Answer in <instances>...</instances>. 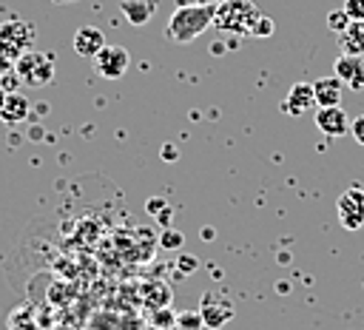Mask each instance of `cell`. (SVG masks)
<instances>
[{
  "label": "cell",
  "mask_w": 364,
  "mask_h": 330,
  "mask_svg": "<svg viewBox=\"0 0 364 330\" xmlns=\"http://www.w3.org/2000/svg\"><path fill=\"white\" fill-rule=\"evenodd\" d=\"M213 11L216 6H202V3H182L171 11L168 17V26H165V37L171 43H191L196 40L199 34H205L210 26H213Z\"/></svg>",
  "instance_id": "obj_1"
},
{
  "label": "cell",
  "mask_w": 364,
  "mask_h": 330,
  "mask_svg": "<svg viewBox=\"0 0 364 330\" xmlns=\"http://www.w3.org/2000/svg\"><path fill=\"white\" fill-rule=\"evenodd\" d=\"M262 17L259 6L253 0H222L213 11V26L225 34H242L250 37L253 23Z\"/></svg>",
  "instance_id": "obj_2"
},
{
  "label": "cell",
  "mask_w": 364,
  "mask_h": 330,
  "mask_svg": "<svg viewBox=\"0 0 364 330\" xmlns=\"http://www.w3.org/2000/svg\"><path fill=\"white\" fill-rule=\"evenodd\" d=\"M34 40H37L34 23H28L23 17H14V20L0 23V54H6L11 60H20L23 54L31 51Z\"/></svg>",
  "instance_id": "obj_3"
},
{
  "label": "cell",
  "mask_w": 364,
  "mask_h": 330,
  "mask_svg": "<svg viewBox=\"0 0 364 330\" xmlns=\"http://www.w3.org/2000/svg\"><path fill=\"white\" fill-rule=\"evenodd\" d=\"M14 71L20 74V80L31 88H43L54 80V57L46 51H28L20 60H14Z\"/></svg>",
  "instance_id": "obj_4"
},
{
  "label": "cell",
  "mask_w": 364,
  "mask_h": 330,
  "mask_svg": "<svg viewBox=\"0 0 364 330\" xmlns=\"http://www.w3.org/2000/svg\"><path fill=\"white\" fill-rule=\"evenodd\" d=\"M336 211H338L341 228L358 230L364 225V188L350 185L347 191H341V196L336 199Z\"/></svg>",
  "instance_id": "obj_5"
},
{
  "label": "cell",
  "mask_w": 364,
  "mask_h": 330,
  "mask_svg": "<svg viewBox=\"0 0 364 330\" xmlns=\"http://www.w3.org/2000/svg\"><path fill=\"white\" fill-rule=\"evenodd\" d=\"M91 63H94V71H97L100 77H105V80H119V77L128 71V65H131V54H128L125 46H111V43H105L102 51H100Z\"/></svg>",
  "instance_id": "obj_6"
},
{
  "label": "cell",
  "mask_w": 364,
  "mask_h": 330,
  "mask_svg": "<svg viewBox=\"0 0 364 330\" xmlns=\"http://www.w3.org/2000/svg\"><path fill=\"white\" fill-rule=\"evenodd\" d=\"M233 302L228 296H216V293H202V302H199V316L205 321V327H213L219 330L222 324H228L233 319Z\"/></svg>",
  "instance_id": "obj_7"
},
{
  "label": "cell",
  "mask_w": 364,
  "mask_h": 330,
  "mask_svg": "<svg viewBox=\"0 0 364 330\" xmlns=\"http://www.w3.org/2000/svg\"><path fill=\"white\" fill-rule=\"evenodd\" d=\"M350 117L341 105H327V108H316V128L324 137H344L350 131Z\"/></svg>",
  "instance_id": "obj_8"
},
{
  "label": "cell",
  "mask_w": 364,
  "mask_h": 330,
  "mask_svg": "<svg viewBox=\"0 0 364 330\" xmlns=\"http://www.w3.org/2000/svg\"><path fill=\"white\" fill-rule=\"evenodd\" d=\"M333 74L353 91H361L364 88V57H355V54H338L336 63H333Z\"/></svg>",
  "instance_id": "obj_9"
},
{
  "label": "cell",
  "mask_w": 364,
  "mask_h": 330,
  "mask_svg": "<svg viewBox=\"0 0 364 330\" xmlns=\"http://www.w3.org/2000/svg\"><path fill=\"white\" fill-rule=\"evenodd\" d=\"M282 108L287 114H293V117H301V114L318 108L316 105V94H313V82H293L287 97H284V102H282Z\"/></svg>",
  "instance_id": "obj_10"
},
{
  "label": "cell",
  "mask_w": 364,
  "mask_h": 330,
  "mask_svg": "<svg viewBox=\"0 0 364 330\" xmlns=\"http://www.w3.org/2000/svg\"><path fill=\"white\" fill-rule=\"evenodd\" d=\"M74 51L80 54V57H88V60H94L100 51H102V46H105V34L97 28V26H80L77 31H74Z\"/></svg>",
  "instance_id": "obj_11"
},
{
  "label": "cell",
  "mask_w": 364,
  "mask_h": 330,
  "mask_svg": "<svg viewBox=\"0 0 364 330\" xmlns=\"http://www.w3.org/2000/svg\"><path fill=\"white\" fill-rule=\"evenodd\" d=\"M341 88L344 82L330 74V77H318L313 82V94H316V105L318 108H327V105H341Z\"/></svg>",
  "instance_id": "obj_12"
},
{
  "label": "cell",
  "mask_w": 364,
  "mask_h": 330,
  "mask_svg": "<svg viewBox=\"0 0 364 330\" xmlns=\"http://www.w3.org/2000/svg\"><path fill=\"white\" fill-rule=\"evenodd\" d=\"M28 117V97L14 91V94H6L3 105H0V119L6 125H14V122H23Z\"/></svg>",
  "instance_id": "obj_13"
},
{
  "label": "cell",
  "mask_w": 364,
  "mask_h": 330,
  "mask_svg": "<svg viewBox=\"0 0 364 330\" xmlns=\"http://www.w3.org/2000/svg\"><path fill=\"white\" fill-rule=\"evenodd\" d=\"M119 9H122V17H125L131 26H145V23L154 17L156 3H154V0H122Z\"/></svg>",
  "instance_id": "obj_14"
},
{
  "label": "cell",
  "mask_w": 364,
  "mask_h": 330,
  "mask_svg": "<svg viewBox=\"0 0 364 330\" xmlns=\"http://www.w3.org/2000/svg\"><path fill=\"white\" fill-rule=\"evenodd\" d=\"M338 48H341V54L364 57V23H350L338 34Z\"/></svg>",
  "instance_id": "obj_15"
},
{
  "label": "cell",
  "mask_w": 364,
  "mask_h": 330,
  "mask_svg": "<svg viewBox=\"0 0 364 330\" xmlns=\"http://www.w3.org/2000/svg\"><path fill=\"white\" fill-rule=\"evenodd\" d=\"M176 327H179V330H202L205 321H202V316H199V307H196V310H179V313H176Z\"/></svg>",
  "instance_id": "obj_16"
},
{
  "label": "cell",
  "mask_w": 364,
  "mask_h": 330,
  "mask_svg": "<svg viewBox=\"0 0 364 330\" xmlns=\"http://www.w3.org/2000/svg\"><path fill=\"white\" fill-rule=\"evenodd\" d=\"M350 23H353V20L347 17V11H344V9H336V11H330V14H327V28H330V31H336V34H341Z\"/></svg>",
  "instance_id": "obj_17"
},
{
  "label": "cell",
  "mask_w": 364,
  "mask_h": 330,
  "mask_svg": "<svg viewBox=\"0 0 364 330\" xmlns=\"http://www.w3.org/2000/svg\"><path fill=\"white\" fill-rule=\"evenodd\" d=\"M151 321H154V327H159V330H173V324H176V313L168 310V307H159V310L151 316Z\"/></svg>",
  "instance_id": "obj_18"
},
{
  "label": "cell",
  "mask_w": 364,
  "mask_h": 330,
  "mask_svg": "<svg viewBox=\"0 0 364 330\" xmlns=\"http://www.w3.org/2000/svg\"><path fill=\"white\" fill-rule=\"evenodd\" d=\"M353 23H364V0H344L341 6Z\"/></svg>",
  "instance_id": "obj_19"
},
{
  "label": "cell",
  "mask_w": 364,
  "mask_h": 330,
  "mask_svg": "<svg viewBox=\"0 0 364 330\" xmlns=\"http://www.w3.org/2000/svg\"><path fill=\"white\" fill-rule=\"evenodd\" d=\"M273 28H276V26H273V20L262 14V17L253 23V31H250V37H270V34H273Z\"/></svg>",
  "instance_id": "obj_20"
},
{
  "label": "cell",
  "mask_w": 364,
  "mask_h": 330,
  "mask_svg": "<svg viewBox=\"0 0 364 330\" xmlns=\"http://www.w3.org/2000/svg\"><path fill=\"white\" fill-rule=\"evenodd\" d=\"M20 85H23V80H20V74H17V71H9V74H3V77H0V88H3L6 94L20 91Z\"/></svg>",
  "instance_id": "obj_21"
},
{
  "label": "cell",
  "mask_w": 364,
  "mask_h": 330,
  "mask_svg": "<svg viewBox=\"0 0 364 330\" xmlns=\"http://www.w3.org/2000/svg\"><path fill=\"white\" fill-rule=\"evenodd\" d=\"M182 242H185V236H182L179 230H165V233H162V239H159V245H162V247H179Z\"/></svg>",
  "instance_id": "obj_22"
},
{
  "label": "cell",
  "mask_w": 364,
  "mask_h": 330,
  "mask_svg": "<svg viewBox=\"0 0 364 330\" xmlns=\"http://www.w3.org/2000/svg\"><path fill=\"white\" fill-rule=\"evenodd\" d=\"M350 134L355 137L358 145H364V114H358V117L350 122Z\"/></svg>",
  "instance_id": "obj_23"
},
{
  "label": "cell",
  "mask_w": 364,
  "mask_h": 330,
  "mask_svg": "<svg viewBox=\"0 0 364 330\" xmlns=\"http://www.w3.org/2000/svg\"><path fill=\"white\" fill-rule=\"evenodd\" d=\"M11 330H40L34 321L28 319H20V316H11Z\"/></svg>",
  "instance_id": "obj_24"
},
{
  "label": "cell",
  "mask_w": 364,
  "mask_h": 330,
  "mask_svg": "<svg viewBox=\"0 0 364 330\" xmlns=\"http://www.w3.org/2000/svg\"><path fill=\"white\" fill-rule=\"evenodd\" d=\"M9 71H14V60H11V57H6V54H0V77H3V74H9Z\"/></svg>",
  "instance_id": "obj_25"
},
{
  "label": "cell",
  "mask_w": 364,
  "mask_h": 330,
  "mask_svg": "<svg viewBox=\"0 0 364 330\" xmlns=\"http://www.w3.org/2000/svg\"><path fill=\"white\" fill-rule=\"evenodd\" d=\"M193 267H196V262H193L191 256H182V259H179V270H182V273H191Z\"/></svg>",
  "instance_id": "obj_26"
},
{
  "label": "cell",
  "mask_w": 364,
  "mask_h": 330,
  "mask_svg": "<svg viewBox=\"0 0 364 330\" xmlns=\"http://www.w3.org/2000/svg\"><path fill=\"white\" fill-rule=\"evenodd\" d=\"M193 3H202V6H216V3H222V0H193Z\"/></svg>",
  "instance_id": "obj_27"
},
{
  "label": "cell",
  "mask_w": 364,
  "mask_h": 330,
  "mask_svg": "<svg viewBox=\"0 0 364 330\" xmlns=\"http://www.w3.org/2000/svg\"><path fill=\"white\" fill-rule=\"evenodd\" d=\"M3 100H6V91H3V88H0V105H3Z\"/></svg>",
  "instance_id": "obj_28"
},
{
  "label": "cell",
  "mask_w": 364,
  "mask_h": 330,
  "mask_svg": "<svg viewBox=\"0 0 364 330\" xmlns=\"http://www.w3.org/2000/svg\"><path fill=\"white\" fill-rule=\"evenodd\" d=\"M54 3H74V0H54Z\"/></svg>",
  "instance_id": "obj_29"
},
{
  "label": "cell",
  "mask_w": 364,
  "mask_h": 330,
  "mask_svg": "<svg viewBox=\"0 0 364 330\" xmlns=\"http://www.w3.org/2000/svg\"><path fill=\"white\" fill-rule=\"evenodd\" d=\"M202 330H213V327H202Z\"/></svg>",
  "instance_id": "obj_30"
},
{
  "label": "cell",
  "mask_w": 364,
  "mask_h": 330,
  "mask_svg": "<svg viewBox=\"0 0 364 330\" xmlns=\"http://www.w3.org/2000/svg\"><path fill=\"white\" fill-rule=\"evenodd\" d=\"M154 330H159V327H154Z\"/></svg>",
  "instance_id": "obj_31"
}]
</instances>
